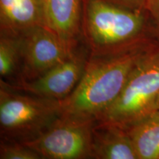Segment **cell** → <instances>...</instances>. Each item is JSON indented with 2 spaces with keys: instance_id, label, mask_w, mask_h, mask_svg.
I'll list each match as a JSON object with an SVG mask.
<instances>
[{
  "instance_id": "1",
  "label": "cell",
  "mask_w": 159,
  "mask_h": 159,
  "mask_svg": "<svg viewBox=\"0 0 159 159\" xmlns=\"http://www.w3.org/2000/svg\"><path fill=\"white\" fill-rule=\"evenodd\" d=\"M156 39L148 36L120 50L90 54L77 87L62 100V114L97 120L118 98L137 61Z\"/></svg>"
},
{
  "instance_id": "2",
  "label": "cell",
  "mask_w": 159,
  "mask_h": 159,
  "mask_svg": "<svg viewBox=\"0 0 159 159\" xmlns=\"http://www.w3.org/2000/svg\"><path fill=\"white\" fill-rule=\"evenodd\" d=\"M81 32L91 54L113 52L154 36L144 11H132L105 0H83Z\"/></svg>"
},
{
  "instance_id": "3",
  "label": "cell",
  "mask_w": 159,
  "mask_h": 159,
  "mask_svg": "<svg viewBox=\"0 0 159 159\" xmlns=\"http://www.w3.org/2000/svg\"><path fill=\"white\" fill-rule=\"evenodd\" d=\"M159 97V41L156 39L139 57L120 95L97 121L124 128L155 111Z\"/></svg>"
},
{
  "instance_id": "4",
  "label": "cell",
  "mask_w": 159,
  "mask_h": 159,
  "mask_svg": "<svg viewBox=\"0 0 159 159\" xmlns=\"http://www.w3.org/2000/svg\"><path fill=\"white\" fill-rule=\"evenodd\" d=\"M62 101L22 94L1 80L2 138L26 142L36 138L62 115Z\"/></svg>"
},
{
  "instance_id": "5",
  "label": "cell",
  "mask_w": 159,
  "mask_h": 159,
  "mask_svg": "<svg viewBox=\"0 0 159 159\" xmlns=\"http://www.w3.org/2000/svg\"><path fill=\"white\" fill-rule=\"evenodd\" d=\"M96 119L61 115L36 138L24 144L49 159L92 158Z\"/></svg>"
},
{
  "instance_id": "6",
  "label": "cell",
  "mask_w": 159,
  "mask_h": 159,
  "mask_svg": "<svg viewBox=\"0 0 159 159\" xmlns=\"http://www.w3.org/2000/svg\"><path fill=\"white\" fill-rule=\"evenodd\" d=\"M19 37L22 77L19 82L40 77L66 59L77 47L67 44L47 25L26 30Z\"/></svg>"
},
{
  "instance_id": "7",
  "label": "cell",
  "mask_w": 159,
  "mask_h": 159,
  "mask_svg": "<svg viewBox=\"0 0 159 159\" xmlns=\"http://www.w3.org/2000/svg\"><path fill=\"white\" fill-rule=\"evenodd\" d=\"M89 57L84 50L77 47L66 59L37 78L20 81L16 85L6 84L16 90L43 98L64 100L79 83Z\"/></svg>"
},
{
  "instance_id": "8",
  "label": "cell",
  "mask_w": 159,
  "mask_h": 159,
  "mask_svg": "<svg viewBox=\"0 0 159 159\" xmlns=\"http://www.w3.org/2000/svg\"><path fill=\"white\" fill-rule=\"evenodd\" d=\"M46 25L67 44L78 45L82 35L83 0H43Z\"/></svg>"
},
{
  "instance_id": "9",
  "label": "cell",
  "mask_w": 159,
  "mask_h": 159,
  "mask_svg": "<svg viewBox=\"0 0 159 159\" xmlns=\"http://www.w3.org/2000/svg\"><path fill=\"white\" fill-rule=\"evenodd\" d=\"M92 158L138 159V156L126 128L97 120L92 134Z\"/></svg>"
},
{
  "instance_id": "10",
  "label": "cell",
  "mask_w": 159,
  "mask_h": 159,
  "mask_svg": "<svg viewBox=\"0 0 159 159\" xmlns=\"http://www.w3.org/2000/svg\"><path fill=\"white\" fill-rule=\"evenodd\" d=\"M39 25H46L43 0H0L1 33L19 35Z\"/></svg>"
},
{
  "instance_id": "11",
  "label": "cell",
  "mask_w": 159,
  "mask_h": 159,
  "mask_svg": "<svg viewBox=\"0 0 159 159\" xmlns=\"http://www.w3.org/2000/svg\"><path fill=\"white\" fill-rule=\"evenodd\" d=\"M130 135L138 159L159 158V111L125 128Z\"/></svg>"
},
{
  "instance_id": "12",
  "label": "cell",
  "mask_w": 159,
  "mask_h": 159,
  "mask_svg": "<svg viewBox=\"0 0 159 159\" xmlns=\"http://www.w3.org/2000/svg\"><path fill=\"white\" fill-rule=\"evenodd\" d=\"M21 63L19 35L1 33L0 39V74L9 77Z\"/></svg>"
},
{
  "instance_id": "13",
  "label": "cell",
  "mask_w": 159,
  "mask_h": 159,
  "mask_svg": "<svg viewBox=\"0 0 159 159\" xmlns=\"http://www.w3.org/2000/svg\"><path fill=\"white\" fill-rule=\"evenodd\" d=\"M1 159H39L38 152L25 144L3 139L0 148Z\"/></svg>"
},
{
  "instance_id": "14",
  "label": "cell",
  "mask_w": 159,
  "mask_h": 159,
  "mask_svg": "<svg viewBox=\"0 0 159 159\" xmlns=\"http://www.w3.org/2000/svg\"><path fill=\"white\" fill-rule=\"evenodd\" d=\"M144 11L148 16L152 35L159 41V0H146Z\"/></svg>"
},
{
  "instance_id": "15",
  "label": "cell",
  "mask_w": 159,
  "mask_h": 159,
  "mask_svg": "<svg viewBox=\"0 0 159 159\" xmlns=\"http://www.w3.org/2000/svg\"><path fill=\"white\" fill-rule=\"evenodd\" d=\"M105 1L132 11H144V6L146 0H105Z\"/></svg>"
},
{
  "instance_id": "16",
  "label": "cell",
  "mask_w": 159,
  "mask_h": 159,
  "mask_svg": "<svg viewBox=\"0 0 159 159\" xmlns=\"http://www.w3.org/2000/svg\"><path fill=\"white\" fill-rule=\"evenodd\" d=\"M155 111H159V97H158V100H157V102H156V107H155ZM155 111H154V112H155Z\"/></svg>"
}]
</instances>
